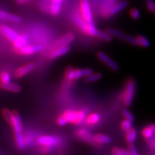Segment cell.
Segmentation results:
<instances>
[{
    "label": "cell",
    "mask_w": 155,
    "mask_h": 155,
    "mask_svg": "<svg viewBox=\"0 0 155 155\" xmlns=\"http://www.w3.org/2000/svg\"><path fill=\"white\" fill-rule=\"evenodd\" d=\"M122 114H123V116H124V117L125 119L129 120V121L132 122V123L134 121V120H135L134 116L132 113H131V112L129 111L127 108H124L123 111H122Z\"/></svg>",
    "instance_id": "28"
},
{
    "label": "cell",
    "mask_w": 155,
    "mask_h": 155,
    "mask_svg": "<svg viewBox=\"0 0 155 155\" xmlns=\"http://www.w3.org/2000/svg\"><path fill=\"white\" fill-rule=\"evenodd\" d=\"M35 68V64L33 63H30L26 64V65H22V66L18 68L15 71V76L17 78H20L25 75H26L28 73H30L31 71H33Z\"/></svg>",
    "instance_id": "13"
},
{
    "label": "cell",
    "mask_w": 155,
    "mask_h": 155,
    "mask_svg": "<svg viewBox=\"0 0 155 155\" xmlns=\"http://www.w3.org/2000/svg\"><path fill=\"white\" fill-rule=\"evenodd\" d=\"M93 70L89 68H69L65 71V78L68 81H76L80 78H84L87 75L91 74Z\"/></svg>",
    "instance_id": "3"
},
{
    "label": "cell",
    "mask_w": 155,
    "mask_h": 155,
    "mask_svg": "<svg viewBox=\"0 0 155 155\" xmlns=\"http://www.w3.org/2000/svg\"><path fill=\"white\" fill-rule=\"evenodd\" d=\"M0 32L5 38H7L10 42L14 41L19 35V34L17 33L16 31L11 28L10 27L5 25H2L0 27Z\"/></svg>",
    "instance_id": "12"
},
{
    "label": "cell",
    "mask_w": 155,
    "mask_h": 155,
    "mask_svg": "<svg viewBox=\"0 0 155 155\" xmlns=\"http://www.w3.org/2000/svg\"><path fill=\"white\" fill-rule=\"evenodd\" d=\"M120 150H121V152L122 155H129V151L127 150H125V149H121V148H120Z\"/></svg>",
    "instance_id": "36"
},
{
    "label": "cell",
    "mask_w": 155,
    "mask_h": 155,
    "mask_svg": "<svg viewBox=\"0 0 155 155\" xmlns=\"http://www.w3.org/2000/svg\"><path fill=\"white\" fill-rule=\"evenodd\" d=\"M12 76L8 72L3 71L0 73V81L1 83H8L11 82Z\"/></svg>",
    "instance_id": "27"
},
{
    "label": "cell",
    "mask_w": 155,
    "mask_h": 155,
    "mask_svg": "<svg viewBox=\"0 0 155 155\" xmlns=\"http://www.w3.org/2000/svg\"><path fill=\"white\" fill-rule=\"evenodd\" d=\"M137 42V45L144 48H149L150 47V42L146 37L143 35H137L135 37Z\"/></svg>",
    "instance_id": "24"
},
{
    "label": "cell",
    "mask_w": 155,
    "mask_h": 155,
    "mask_svg": "<svg viewBox=\"0 0 155 155\" xmlns=\"http://www.w3.org/2000/svg\"><path fill=\"white\" fill-rule=\"evenodd\" d=\"M102 78V73L100 72H92L91 74L84 78V81L86 83H91L98 81Z\"/></svg>",
    "instance_id": "22"
},
{
    "label": "cell",
    "mask_w": 155,
    "mask_h": 155,
    "mask_svg": "<svg viewBox=\"0 0 155 155\" xmlns=\"http://www.w3.org/2000/svg\"><path fill=\"white\" fill-rule=\"evenodd\" d=\"M130 16L131 18L134 20H138V19H140L141 17V14L140 12H139V9L133 8L130 10Z\"/></svg>",
    "instance_id": "30"
},
{
    "label": "cell",
    "mask_w": 155,
    "mask_h": 155,
    "mask_svg": "<svg viewBox=\"0 0 155 155\" xmlns=\"http://www.w3.org/2000/svg\"><path fill=\"white\" fill-rule=\"evenodd\" d=\"M106 32H108L111 37H115L116 38L121 39V40H124V41L128 42V43L133 45L135 46H138L137 45V42L136 40L135 37L128 35L124 33V32H121V31L113 28H107L106 30Z\"/></svg>",
    "instance_id": "6"
},
{
    "label": "cell",
    "mask_w": 155,
    "mask_h": 155,
    "mask_svg": "<svg viewBox=\"0 0 155 155\" xmlns=\"http://www.w3.org/2000/svg\"><path fill=\"white\" fill-rule=\"evenodd\" d=\"M141 134H142L145 139H147V140H150V139H152L153 137L154 133H153L152 129H151L148 126V127H144V129H142V131H141Z\"/></svg>",
    "instance_id": "26"
},
{
    "label": "cell",
    "mask_w": 155,
    "mask_h": 155,
    "mask_svg": "<svg viewBox=\"0 0 155 155\" xmlns=\"http://www.w3.org/2000/svg\"><path fill=\"white\" fill-rule=\"evenodd\" d=\"M75 136L85 142L88 143V144H96L94 139V135L91 133L86 129H79L75 131Z\"/></svg>",
    "instance_id": "11"
},
{
    "label": "cell",
    "mask_w": 155,
    "mask_h": 155,
    "mask_svg": "<svg viewBox=\"0 0 155 155\" xmlns=\"http://www.w3.org/2000/svg\"><path fill=\"white\" fill-rule=\"evenodd\" d=\"M26 2H30V1H34V0H25Z\"/></svg>",
    "instance_id": "40"
},
{
    "label": "cell",
    "mask_w": 155,
    "mask_h": 155,
    "mask_svg": "<svg viewBox=\"0 0 155 155\" xmlns=\"http://www.w3.org/2000/svg\"><path fill=\"white\" fill-rule=\"evenodd\" d=\"M152 12H154V14H155V4H154V7H153Z\"/></svg>",
    "instance_id": "39"
},
{
    "label": "cell",
    "mask_w": 155,
    "mask_h": 155,
    "mask_svg": "<svg viewBox=\"0 0 155 155\" xmlns=\"http://www.w3.org/2000/svg\"><path fill=\"white\" fill-rule=\"evenodd\" d=\"M15 144L17 145V147L19 150H23L25 147H26L25 145V137L22 133H17L15 134Z\"/></svg>",
    "instance_id": "21"
},
{
    "label": "cell",
    "mask_w": 155,
    "mask_h": 155,
    "mask_svg": "<svg viewBox=\"0 0 155 155\" xmlns=\"http://www.w3.org/2000/svg\"><path fill=\"white\" fill-rule=\"evenodd\" d=\"M128 5H129V3H128V2L126 1L121 2L116 4L115 6H114V7L111 9V10L109 12V15H111V16L112 15H117L118 13L120 12L123 10V9H124Z\"/></svg>",
    "instance_id": "19"
},
{
    "label": "cell",
    "mask_w": 155,
    "mask_h": 155,
    "mask_svg": "<svg viewBox=\"0 0 155 155\" xmlns=\"http://www.w3.org/2000/svg\"><path fill=\"white\" fill-rule=\"evenodd\" d=\"M64 117L67 120L68 123L73 124L75 125H81L86 120V114L84 111H74L68 110L63 114Z\"/></svg>",
    "instance_id": "2"
},
{
    "label": "cell",
    "mask_w": 155,
    "mask_h": 155,
    "mask_svg": "<svg viewBox=\"0 0 155 155\" xmlns=\"http://www.w3.org/2000/svg\"><path fill=\"white\" fill-rule=\"evenodd\" d=\"M101 115L98 113H93L86 118V123L88 125H95L100 121Z\"/></svg>",
    "instance_id": "23"
},
{
    "label": "cell",
    "mask_w": 155,
    "mask_h": 155,
    "mask_svg": "<svg viewBox=\"0 0 155 155\" xmlns=\"http://www.w3.org/2000/svg\"><path fill=\"white\" fill-rule=\"evenodd\" d=\"M149 127L152 129L153 133L154 134L155 133V124H150V126H149Z\"/></svg>",
    "instance_id": "37"
},
{
    "label": "cell",
    "mask_w": 155,
    "mask_h": 155,
    "mask_svg": "<svg viewBox=\"0 0 155 155\" xmlns=\"http://www.w3.org/2000/svg\"><path fill=\"white\" fill-rule=\"evenodd\" d=\"M80 5L83 20L87 24H94L88 0H80Z\"/></svg>",
    "instance_id": "8"
},
{
    "label": "cell",
    "mask_w": 155,
    "mask_h": 155,
    "mask_svg": "<svg viewBox=\"0 0 155 155\" xmlns=\"http://www.w3.org/2000/svg\"><path fill=\"white\" fill-rule=\"evenodd\" d=\"M15 1H16L18 4H19V5H23V4L26 2L25 0H15Z\"/></svg>",
    "instance_id": "38"
},
{
    "label": "cell",
    "mask_w": 155,
    "mask_h": 155,
    "mask_svg": "<svg viewBox=\"0 0 155 155\" xmlns=\"http://www.w3.org/2000/svg\"><path fill=\"white\" fill-rule=\"evenodd\" d=\"M0 88H2L3 90L7 91H10L13 93H19L22 90V88H21V86L19 85L11 82L8 83H1L0 84Z\"/></svg>",
    "instance_id": "17"
},
{
    "label": "cell",
    "mask_w": 155,
    "mask_h": 155,
    "mask_svg": "<svg viewBox=\"0 0 155 155\" xmlns=\"http://www.w3.org/2000/svg\"><path fill=\"white\" fill-rule=\"evenodd\" d=\"M128 151H129V155H139L138 152L136 150V147L134 146V144H129L128 147Z\"/></svg>",
    "instance_id": "32"
},
{
    "label": "cell",
    "mask_w": 155,
    "mask_h": 155,
    "mask_svg": "<svg viewBox=\"0 0 155 155\" xmlns=\"http://www.w3.org/2000/svg\"><path fill=\"white\" fill-rule=\"evenodd\" d=\"M43 47L40 45H25L24 47L19 49L16 53L20 55H32L42 51Z\"/></svg>",
    "instance_id": "9"
},
{
    "label": "cell",
    "mask_w": 155,
    "mask_h": 155,
    "mask_svg": "<svg viewBox=\"0 0 155 155\" xmlns=\"http://www.w3.org/2000/svg\"><path fill=\"white\" fill-rule=\"evenodd\" d=\"M136 93V83L134 79H129L126 83L123 94V103L126 107L132 105Z\"/></svg>",
    "instance_id": "1"
},
{
    "label": "cell",
    "mask_w": 155,
    "mask_h": 155,
    "mask_svg": "<svg viewBox=\"0 0 155 155\" xmlns=\"http://www.w3.org/2000/svg\"><path fill=\"white\" fill-rule=\"evenodd\" d=\"M121 128L123 131H127L132 128V122H131L127 119L123 120L121 123Z\"/></svg>",
    "instance_id": "29"
},
{
    "label": "cell",
    "mask_w": 155,
    "mask_h": 155,
    "mask_svg": "<svg viewBox=\"0 0 155 155\" xmlns=\"http://www.w3.org/2000/svg\"><path fill=\"white\" fill-rule=\"evenodd\" d=\"M94 139L97 144H107L111 142V138L109 136L104 134H96L94 135Z\"/></svg>",
    "instance_id": "18"
},
{
    "label": "cell",
    "mask_w": 155,
    "mask_h": 155,
    "mask_svg": "<svg viewBox=\"0 0 155 155\" xmlns=\"http://www.w3.org/2000/svg\"><path fill=\"white\" fill-rule=\"evenodd\" d=\"M97 58H98L99 61L106 65L108 68H109L110 69L114 71H119V65H118V63L116 61H114L112 58L108 56L107 54L104 53L103 51L98 52L96 54Z\"/></svg>",
    "instance_id": "7"
},
{
    "label": "cell",
    "mask_w": 155,
    "mask_h": 155,
    "mask_svg": "<svg viewBox=\"0 0 155 155\" xmlns=\"http://www.w3.org/2000/svg\"><path fill=\"white\" fill-rule=\"evenodd\" d=\"M137 138V131L135 129H131L126 131V141L129 144H132L134 143L136 139Z\"/></svg>",
    "instance_id": "20"
},
{
    "label": "cell",
    "mask_w": 155,
    "mask_h": 155,
    "mask_svg": "<svg viewBox=\"0 0 155 155\" xmlns=\"http://www.w3.org/2000/svg\"><path fill=\"white\" fill-rule=\"evenodd\" d=\"M146 3H147V9H148L150 11L152 12L153 7H154V4H155L154 0H146Z\"/></svg>",
    "instance_id": "33"
},
{
    "label": "cell",
    "mask_w": 155,
    "mask_h": 155,
    "mask_svg": "<svg viewBox=\"0 0 155 155\" xmlns=\"http://www.w3.org/2000/svg\"><path fill=\"white\" fill-rule=\"evenodd\" d=\"M71 46L69 45H64L61 46V47H58L55 48V50H53L51 52L49 55V59L50 61H55V60L58 59L60 57L65 55L71 51Z\"/></svg>",
    "instance_id": "10"
},
{
    "label": "cell",
    "mask_w": 155,
    "mask_h": 155,
    "mask_svg": "<svg viewBox=\"0 0 155 155\" xmlns=\"http://www.w3.org/2000/svg\"><path fill=\"white\" fill-rule=\"evenodd\" d=\"M111 153H112V155H122L120 148L116 147H114V148L112 149Z\"/></svg>",
    "instance_id": "34"
},
{
    "label": "cell",
    "mask_w": 155,
    "mask_h": 155,
    "mask_svg": "<svg viewBox=\"0 0 155 155\" xmlns=\"http://www.w3.org/2000/svg\"><path fill=\"white\" fill-rule=\"evenodd\" d=\"M96 38H98L99 40H102V41L105 42H111L112 41V40H113V37H111L108 32H106V31H101L98 30L96 32Z\"/></svg>",
    "instance_id": "25"
},
{
    "label": "cell",
    "mask_w": 155,
    "mask_h": 155,
    "mask_svg": "<svg viewBox=\"0 0 155 155\" xmlns=\"http://www.w3.org/2000/svg\"><path fill=\"white\" fill-rule=\"evenodd\" d=\"M75 39V35L72 33V32H68L65 35L61 37V38L58 39L55 43L54 44V48H56L58 47H61V46L68 45L71 43Z\"/></svg>",
    "instance_id": "14"
},
{
    "label": "cell",
    "mask_w": 155,
    "mask_h": 155,
    "mask_svg": "<svg viewBox=\"0 0 155 155\" xmlns=\"http://www.w3.org/2000/svg\"><path fill=\"white\" fill-rule=\"evenodd\" d=\"M61 142L59 137L53 135H43L39 137L37 139V143L42 147H55Z\"/></svg>",
    "instance_id": "4"
},
{
    "label": "cell",
    "mask_w": 155,
    "mask_h": 155,
    "mask_svg": "<svg viewBox=\"0 0 155 155\" xmlns=\"http://www.w3.org/2000/svg\"><path fill=\"white\" fill-rule=\"evenodd\" d=\"M0 19L9 21V22L15 23H20L22 21L21 17L18 16V15L10 14V13L7 12L3 10H0Z\"/></svg>",
    "instance_id": "15"
},
{
    "label": "cell",
    "mask_w": 155,
    "mask_h": 155,
    "mask_svg": "<svg viewBox=\"0 0 155 155\" xmlns=\"http://www.w3.org/2000/svg\"><path fill=\"white\" fill-rule=\"evenodd\" d=\"M27 43H28V38H27V36L23 35H19L18 37L12 42L13 50L15 52H17L21 48L26 45Z\"/></svg>",
    "instance_id": "16"
},
{
    "label": "cell",
    "mask_w": 155,
    "mask_h": 155,
    "mask_svg": "<svg viewBox=\"0 0 155 155\" xmlns=\"http://www.w3.org/2000/svg\"><path fill=\"white\" fill-rule=\"evenodd\" d=\"M68 121L67 120L65 119V118L64 117L63 114L59 116V117L57 119V124L58 126H60V127H64V126H65L66 124H68Z\"/></svg>",
    "instance_id": "31"
},
{
    "label": "cell",
    "mask_w": 155,
    "mask_h": 155,
    "mask_svg": "<svg viewBox=\"0 0 155 155\" xmlns=\"http://www.w3.org/2000/svg\"><path fill=\"white\" fill-rule=\"evenodd\" d=\"M150 147L151 149H152V150H155V139H152V141L150 142Z\"/></svg>",
    "instance_id": "35"
},
{
    "label": "cell",
    "mask_w": 155,
    "mask_h": 155,
    "mask_svg": "<svg viewBox=\"0 0 155 155\" xmlns=\"http://www.w3.org/2000/svg\"><path fill=\"white\" fill-rule=\"evenodd\" d=\"M12 128L14 134L22 133L23 131V124L19 113L16 111H12L11 116L7 121Z\"/></svg>",
    "instance_id": "5"
}]
</instances>
